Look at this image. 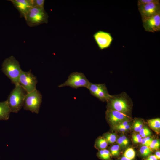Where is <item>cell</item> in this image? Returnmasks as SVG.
I'll use <instances>...</instances> for the list:
<instances>
[{
  "label": "cell",
  "instance_id": "cell-19",
  "mask_svg": "<svg viewBox=\"0 0 160 160\" xmlns=\"http://www.w3.org/2000/svg\"><path fill=\"white\" fill-rule=\"evenodd\" d=\"M135 152L134 149L132 148H128L127 149L124 154V156L132 160L135 158Z\"/></svg>",
  "mask_w": 160,
  "mask_h": 160
},
{
  "label": "cell",
  "instance_id": "cell-25",
  "mask_svg": "<svg viewBox=\"0 0 160 160\" xmlns=\"http://www.w3.org/2000/svg\"><path fill=\"white\" fill-rule=\"evenodd\" d=\"M44 0H33V7L44 9Z\"/></svg>",
  "mask_w": 160,
  "mask_h": 160
},
{
  "label": "cell",
  "instance_id": "cell-4",
  "mask_svg": "<svg viewBox=\"0 0 160 160\" xmlns=\"http://www.w3.org/2000/svg\"><path fill=\"white\" fill-rule=\"evenodd\" d=\"M48 16L44 9L33 7L30 10L25 19L28 26H36L48 22Z\"/></svg>",
  "mask_w": 160,
  "mask_h": 160
},
{
  "label": "cell",
  "instance_id": "cell-17",
  "mask_svg": "<svg viewBox=\"0 0 160 160\" xmlns=\"http://www.w3.org/2000/svg\"><path fill=\"white\" fill-rule=\"evenodd\" d=\"M97 156L103 160H109L111 154L110 151L106 149L100 150L97 153Z\"/></svg>",
  "mask_w": 160,
  "mask_h": 160
},
{
  "label": "cell",
  "instance_id": "cell-6",
  "mask_svg": "<svg viewBox=\"0 0 160 160\" xmlns=\"http://www.w3.org/2000/svg\"><path fill=\"white\" fill-rule=\"evenodd\" d=\"M90 83L83 73L74 72L71 73L67 80L59 85L58 87H61L68 86L75 89L80 87H84L87 89Z\"/></svg>",
  "mask_w": 160,
  "mask_h": 160
},
{
  "label": "cell",
  "instance_id": "cell-15",
  "mask_svg": "<svg viewBox=\"0 0 160 160\" xmlns=\"http://www.w3.org/2000/svg\"><path fill=\"white\" fill-rule=\"evenodd\" d=\"M148 124L150 127L156 134H159L160 131V119L157 118L148 120Z\"/></svg>",
  "mask_w": 160,
  "mask_h": 160
},
{
  "label": "cell",
  "instance_id": "cell-1",
  "mask_svg": "<svg viewBox=\"0 0 160 160\" xmlns=\"http://www.w3.org/2000/svg\"><path fill=\"white\" fill-rule=\"evenodd\" d=\"M107 102V109L116 110L128 115L131 111L132 101L125 92L112 95Z\"/></svg>",
  "mask_w": 160,
  "mask_h": 160
},
{
  "label": "cell",
  "instance_id": "cell-31",
  "mask_svg": "<svg viewBox=\"0 0 160 160\" xmlns=\"http://www.w3.org/2000/svg\"><path fill=\"white\" fill-rule=\"evenodd\" d=\"M155 0H138L137 5L144 4L154 1Z\"/></svg>",
  "mask_w": 160,
  "mask_h": 160
},
{
  "label": "cell",
  "instance_id": "cell-29",
  "mask_svg": "<svg viewBox=\"0 0 160 160\" xmlns=\"http://www.w3.org/2000/svg\"><path fill=\"white\" fill-rule=\"evenodd\" d=\"M130 121H124L117 125H116L115 126L113 127V129H115L116 128L121 127H124L125 126H126L130 124Z\"/></svg>",
  "mask_w": 160,
  "mask_h": 160
},
{
  "label": "cell",
  "instance_id": "cell-13",
  "mask_svg": "<svg viewBox=\"0 0 160 160\" xmlns=\"http://www.w3.org/2000/svg\"><path fill=\"white\" fill-rule=\"evenodd\" d=\"M19 11L20 17L25 19L27 14L33 7V0H10Z\"/></svg>",
  "mask_w": 160,
  "mask_h": 160
},
{
  "label": "cell",
  "instance_id": "cell-16",
  "mask_svg": "<svg viewBox=\"0 0 160 160\" xmlns=\"http://www.w3.org/2000/svg\"><path fill=\"white\" fill-rule=\"evenodd\" d=\"M108 143L104 137H100L96 140L95 143L96 147L100 150L106 149Z\"/></svg>",
  "mask_w": 160,
  "mask_h": 160
},
{
  "label": "cell",
  "instance_id": "cell-5",
  "mask_svg": "<svg viewBox=\"0 0 160 160\" xmlns=\"http://www.w3.org/2000/svg\"><path fill=\"white\" fill-rule=\"evenodd\" d=\"M42 96L36 89L26 94L24 103L23 108L32 113H38L42 102Z\"/></svg>",
  "mask_w": 160,
  "mask_h": 160
},
{
  "label": "cell",
  "instance_id": "cell-22",
  "mask_svg": "<svg viewBox=\"0 0 160 160\" xmlns=\"http://www.w3.org/2000/svg\"><path fill=\"white\" fill-rule=\"evenodd\" d=\"M143 124L142 121L140 120L135 121L133 125V128L135 131L139 132L143 128Z\"/></svg>",
  "mask_w": 160,
  "mask_h": 160
},
{
  "label": "cell",
  "instance_id": "cell-20",
  "mask_svg": "<svg viewBox=\"0 0 160 160\" xmlns=\"http://www.w3.org/2000/svg\"><path fill=\"white\" fill-rule=\"evenodd\" d=\"M151 151V150L149 147L145 145L142 146L140 149L141 154L144 157L148 156Z\"/></svg>",
  "mask_w": 160,
  "mask_h": 160
},
{
  "label": "cell",
  "instance_id": "cell-21",
  "mask_svg": "<svg viewBox=\"0 0 160 160\" xmlns=\"http://www.w3.org/2000/svg\"><path fill=\"white\" fill-rule=\"evenodd\" d=\"M139 132V135L143 138L149 137L151 134L149 129L145 127H143Z\"/></svg>",
  "mask_w": 160,
  "mask_h": 160
},
{
  "label": "cell",
  "instance_id": "cell-7",
  "mask_svg": "<svg viewBox=\"0 0 160 160\" xmlns=\"http://www.w3.org/2000/svg\"><path fill=\"white\" fill-rule=\"evenodd\" d=\"M19 82L27 93L36 89L37 80L31 70L27 72L22 71L19 76Z\"/></svg>",
  "mask_w": 160,
  "mask_h": 160
},
{
  "label": "cell",
  "instance_id": "cell-35",
  "mask_svg": "<svg viewBox=\"0 0 160 160\" xmlns=\"http://www.w3.org/2000/svg\"><path fill=\"white\" fill-rule=\"evenodd\" d=\"M119 160H132V159H131L127 158L124 156L122 157Z\"/></svg>",
  "mask_w": 160,
  "mask_h": 160
},
{
  "label": "cell",
  "instance_id": "cell-27",
  "mask_svg": "<svg viewBox=\"0 0 160 160\" xmlns=\"http://www.w3.org/2000/svg\"><path fill=\"white\" fill-rule=\"evenodd\" d=\"M133 142L135 143H141L142 138L139 134L134 133L132 135Z\"/></svg>",
  "mask_w": 160,
  "mask_h": 160
},
{
  "label": "cell",
  "instance_id": "cell-26",
  "mask_svg": "<svg viewBox=\"0 0 160 160\" xmlns=\"http://www.w3.org/2000/svg\"><path fill=\"white\" fill-rule=\"evenodd\" d=\"M152 138L147 137L142 138L141 143L143 145L149 147V145L153 140Z\"/></svg>",
  "mask_w": 160,
  "mask_h": 160
},
{
  "label": "cell",
  "instance_id": "cell-10",
  "mask_svg": "<svg viewBox=\"0 0 160 160\" xmlns=\"http://www.w3.org/2000/svg\"><path fill=\"white\" fill-rule=\"evenodd\" d=\"M93 37L99 49L101 50L109 47L113 39L110 33L101 30L96 32Z\"/></svg>",
  "mask_w": 160,
  "mask_h": 160
},
{
  "label": "cell",
  "instance_id": "cell-18",
  "mask_svg": "<svg viewBox=\"0 0 160 160\" xmlns=\"http://www.w3.org/2000/svg\"><path fill=\"white\" fill-rule=\"evenodd\" d=\"M103 137L108 143L110 144L114 143L117 140L116 135L114 133H106L104 135Z\"/></svg>",
  "mask_w": 160,
  "mask_h": 160
},
{
  "label": "cell",
  "instance_id": "cell-11",
  "mask_svg": "<svg viewBox=\"0 0 160 160\" xmlns=\"http://www.w3.org/2000/svg\"><path fill=\"white\" fill-rule=\"evenodd\" d=\"M141 18L149 17L160 12V0L144 4L137 5Z\"/></svg>",
  "mask_w": 160,
  "mask_h": 160
},
{
  "label": "cell",
  "instance_id": "cell-12",
  "mask_svg": "<svg viewBox=\"0 0 160 160\" xmlns=\"http://www.w3.org/2000/svg\"><path fill=\"white\" fill-rule=\"evenodd\" d=\"M145 31L154 33L160 31V12L152 16L142 18Z\"/></svg>",
  "mask_w": 160,
  "mask_h": 160
},
{
  "label": "cell",
  "instance_id": "cell-23",
  "mask_svg": "<svg viewBox=\"0 0 160 160\" xmlns=\"http://www.w3.org/2000/svg\"><path fill=\"white\" fill-rule=\"evenodd\" d=\"M120 147L118 144L113 145L110 148L111 154L114 156H118L119 153Z\"/></svg>",
  "mask_w": 160,
  "mask_h": 160
},
{
  "label": "cell",
  "instance_id": "cell-3",
  "mask_svg": "<svg viewBox=\"0 0 160 160\" xmlns=\"http://www.w3.org/2000/svg\"><path fill=\"white\" fill-rule=\"evenodd\" d=\"M27 92L19 84L11 92L6 100L11 112L17 113L23 106Z\"/></svg>",
  "mask_w": 160,
  "mask_h": 160
},
{
  "label": "cell",
  "instance_id": "cell-34",
  "mask_svg": "<svg viewBox=\"0 0 160 160\" xmlns=\"http://www.w3.org/2000/svg\"><path fill=\"white\" fill-rule=\"evenodd\" d=\"M158 160H159L160 159V152L159 151H157L155 155Z\"/></svg>",
  "mask_w": 160,
  "mask_h": 160
},
{
  "label": "cell",
  "instance_id": "cell-32",
  "mask_svg": "<svg viewBox=\"0 0 160 160\" xmlns=\"http://www.w3.org/2000/svg\"><path fill=\"white\" fill-rule=\"evenodd\" d=\"M124 143L126 147L129 144V141L127 137L124 135L121 136Z\"/></svg>",
  "mask_w": 160,
  "mask_h": 160
},
{
  "label": "cell",
  "instance_id": "cell-14",
  "mask_svg": "<svg viewBox=\"0 0 160 160\" xmlns=\"http://www.w3.org/2000/svg\"><path fill=\"white\" fill-rule=\"evenodd\" d=\"M11 111L7 101L0 102V120H8Z\"/></svg>",
  "mask_w": 160,
  "mask_h": 160
},
{
  "label": "cell",
  "instance_id": "cell-24",
  "mask_svg": "<svg viewBox=\"0 0 160 160\" xmlns=\"http://www.w3.org/2000/svg\"><path fill=\"white\" fill-rule=\"evenodd\" d=\"M160 146V140L159 139L153 140L151 142L149 147L151 150H156L159 149Z\"/></svg>",
  "mask_w": 160,
  "mask_h": 160
},
{
  "label": "cell",
  "instance_id": "cell-8",
  "mask_svg": "<svg viewBox=\"0 0 160 160\" xmlns=\"http://www.w3.org/2000/svg\"><path fill=\"white\" fill-rule=\"evenodd\" d=\"M87 89L91 94L102 101L107 102L111 97L105 84H97L90 83Z\"/></svg>",
  "mask_w": 160,
  "mask_h": 160
},
{
  "label": "cell",
  "instance_id": "cell-30",
  "mask_svg": "<svg viewBox=\"0 0 160 160\" xmlns=\"http://www.w3.org/2000/svg\"><path fill=\"white\" fill-rule=\"evenodd\" d=\"M117 143L120 147L124 148L125 147V146L124 143L121 136H120L119 138L117 139Z\"/></svg>",
  "mask_w": 160,
  "mask_h": 160
},
{
  "label": "cell",
  "instance_id": "cell-2",
  "mask_svg": "<svg viewBox=\"0 0 160 160\" xmlns=\"http://www.w3.org/2000/svg\"><path fill=\"white\" fill-rule=\"evenodd\" d=\"M3 73L15 85L19 84V78L22 70L19 62L13 56L6 59L2 65Z\"/></svg>",
  "mask_w": 160,
  "mask_h": 160
},
{
  "label": "cell",
  "instance_id": "cell-28",
  "mask_svg": "<svg viewBox=\"0 0 160 160\" xmlns=\"http://www.w3.org/2000/svg\"><path fill=\"white\" fill-rule=\"evenodd\" d=\"M130 127L131 125L130 124L124 127L116 128L114 130L124 132L129 129L130 128Z\"/></svg>",
  "mask_w": 160,
  "mask_h": 160
},
{
  "label": "cell",
  "instance_id": "cell-33",
  "mask_svg": "<svg viewBox=\"0 0 160 160\" xmlns=\"http://www.w3.org/2000/svg\"><path fill=\"white\" fill-rule=\"evenodd\" d=\"M146 160H158L155 155L149 156Z\"/></svg>",
  "mask_w": 160,
  "mask_h": 160
},
{
  "label": "cell",
  "instance_id": "cell-9",
  "mask_svg": "<svg viewBox=\"0 0 160 160\" xmlns=\"http://www.w3.org/2000/svg\"><path fill=\"white\" fill-rule=\"evenodd\" d=\"M107 120L113 127L124 121H130L132 119L129 115L119 111L107 109L106 112Z\"/></svg>",
  "mask_w": 160,
  "mask_h": 160
}]
</instances>
